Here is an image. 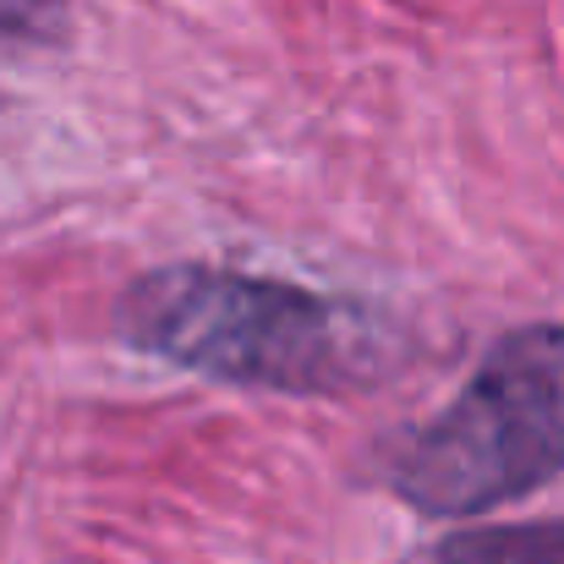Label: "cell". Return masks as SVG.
I'll return each instance as SVG.
<instances>
[{
  "label": "cell",
  "instance_id": "1",
  "mask_svg": "<svg viewBox=\"0 0 564 564\" xmlns=\"http://www.w3.org/2000/svg\"><path fill=\"white\" fill-rule=\"evenodd\" d=\"M110 329L192 378L302 400L378 389L405 357V329L368 302L225 263H160L127 280Z\"/></svg>",
  "mask_w": 564,
  "mask_h": 564
},
{
  "label": "cell",
  "instance_id": "2",
  "mask_svg": "<svg viewBox=\"0 0 564 564\" xmlns=\"http://www.w3.org/2000/svg\"><path fill=\"white\" fill-rule=\"evenodd\" d=\"M373 482L427 521H466L564 477V324L505 329L422 422L378 438Z\"/></svg>",
  "mask_w": 564,
  "mask_h": 564
},
{
  "label": "cell",
  "instance_id": "3",
  "mask_svg": "<svg viewBox=\"0 0 564 564\" xmlns=\"http://www.w3.org/2000/svg\"><path fill=\"white\" fill-rule=\"evenodd\" d=\"M433 564H564V516L449 532L433 543Z\"/></svg>",
  "mask_w": 564,
  "mask_h": 564
},
{
  "label": "cell",
  "instance_id": "4",
  "mask_svg": "<svg viewBox=\"0 0 564 564\" xmlns=\"http://www.w3.org/2000/svg\"><path fill=\"white\" fill-rule=\"evenodd\" d=\"M66 22V0H0V50H55Z\"/></svg>",
  "mask_w": 564,
  "mask_h": 564
}]
</instances>
